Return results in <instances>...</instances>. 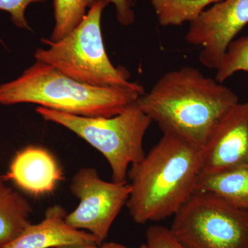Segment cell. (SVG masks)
<instances>
[{
  "mask_svg": "<svg viewBox=\"0 0 248 248\" xmlns=\"http://www.w3.org/2000/svg\"><path fill=\"white\" fill-rule=\"evenodd\" d=\"M136 102L164 133L202 149L221 117L239 100L215 78L184 66L165 73Z\"/></svg>",
  "mask_w": 248,
  "mask_h": 248,
  "instance_id": "cell-1",
  "label": "cell"
},
{
  "mask_svg": "<svg viewBox=\"0 0 248 248\" xmlns=\"http://www.w3.org/2000/svg\"><path fill=\"white\" fill-rule=\"evenodd\" d=\"M202 168V148L164 133L129 169L131 190L126 205L133 221L145 224L174 216L195 194Z\"/></svg>",
  "mask_w": 248,
  "mask_h": 248,
  "instance_id": "cell-2",
  "label": "cell"
},
{
  "mask_svg": "<svg viewBox=\"0 0 248 248\" xmlns=\"http://www.w3.org/2000/svg\"><path fill=\"white\" fill-rule=\"evenodd\" d=\"M143 93L84 84L37 61L17 79L0 85V104L31 103L81 117H110L137 102Z\"/></svg>",
  "mask_w": 248,
  "mask_h": 248,
  "instance_id": "cell-3",
  "label": "cell"
},
{
  "mask_svg": "<svg viewBox=\"0 0 248 248\" xmlns=\"http://www.w3.org/2000/svg\"><path fill=\"white\" fill-rule=\"evenodd\" d=\"M108 4L104 0L94 1L81 22L62 40L42 39L48 48L37 49L35 58L84 84L144 93L141 85L130 81L126 70L116 68L108 57L101 29L103 10Z\"/></svg>",
  "mask_w": 248,
  "mask_h": 248,
  "instance_id": "cell-4",
  "label": "cell"
},
{
  "mask_svg": "<svg viewBox=\"0 0 248 248\" xmlns=\"http://www.w3.org/2000/svg\"><path fill=\"white\" fill-rule=\"evenodd\" d=\"M36 112L44 120L71 130L100 152L110 166L113 182H125L129 167L146 154L143 139L153 122L136 102L110 117H81L42 107Z\"/></svg>",
  "mask_w": 248,
  "mask_h": 248,
  "instance_id": "cell-5",
  "label": "cell"
},
{
  "mask_svg": "<svg viewBox=\"0 0 248 248\" xmlns=\"http://www.w3.org/2000/svg\"><path fill=\"white\" fill-rule=\"evenodd\" d=\"M170 230L186 248H248V211L213 192H195Z\"/></svg>",
  "mask_w": 248,
  "mask_h": 248,
  "instance_id": "cell-6",
  "label": "cell"
},
{
  "mask_svg": "<svg viewBox=\"0 0 248 248\" xmlns=\"http://www.w3.org/2000/svg\"><path fill=\"white\" fill-rule=\"evenodd\" d=\"M70 189L79 203L67 214L66 223L76 229L88 231L102 244L126 205L131 190L130 183L106 182L95 169L83 168L73 176Z\"/></svg>",
  "mask_w": 248,
  "mask_h": 248,
  "instance_id": "cell-7",
  "label": "cell"
},
{
  "mask_svg": "<svg viewBox=\"0 0 248 248\" xmlns=\"http://www.w3.org/2000/svg\"><path fill=\"white\" fill-rule=\"evenodd\" d=\"M248 24V0H221L190 22L185 39L202 47L199 59L217 70L228 46Z\"/></svg>",
  "mask_w": 248,
  "mask_h": 248,
  "instance_id": "cell-8",
  "label": "cell"
},
{
  "mask_svg": "<svg viewBox=\"0 0 248 248\" xmlns=\"http://www.w3.org/2000/svg\"><path fill=\"white\" fill-rule=\"evenodd\" d=\"M201 175L248 164V102L238 103L221 117L202 149Z\"/></svg>",
  "mask_w": 248,
  "mask_h": 248,
  "instance_id": "cell-9",
  "label": "cell"
},
{
  "mask_svg": "<svg viewBox=\"0 0 248 248\" xmlns=\"http://www.w3.org/2000/svg\"><path fill=\"white\" fill-rule=\"evenodd\" d=\"M3 178L13 181L30 195L40 197L53 193L63 174L50 152L41 147L29 146L16 155Z\"/></svg>",
  "mask_w": 248,
  "mask_h": 248,
  "instance_id": "cell-10",
  "label": "cell"
},
{
  "mask_svg": "<svg viewBox=\"0 0 248 248\" xmlns=\"http://www.w3.org/2000/svg\"><path fill=\"white\" fill-rule=\"evenodd\" d=\"M66 210L60 205L47 209L45 218L29 225L16 239L1 248H58L72 245H99L91 233L76 229L66 221Z\"/></svg>",
  "mask_w": 248,
  "mask_h": 248,
  "instance_id": "cell-11",
  "label": "cell"
},
{
  "mask_svg": "<svg viewBox=\"0 0 248 248\" xmlns=\"http://www.w3.org/2000/svg\"><path fill=\"white\" fill-rule=\"evenodd\" d=\"M32 212L28 200L0 181V248L16 239L31 224Z\"/></svg>",
  "mask_w": 248,
  "mask_h": 248,
  "instance_id": "cell-12",
  "label": "cell"
},
{
  "mask_svg": "<svg viewBox=\"0 0 248 248\" xmlns=\"http://www.w3.org/2000/svg\"><path fill=\"white\" fill-rule=\"evenodd\" d=\"M197 191L210 192L248 211V164L226 172L201 175Z\"/></svg>",
  "mask_w": 248,
  "mask_h": 248,
  "instance_id": "cell-13",
  "label": "cell"
},
{
  "mask_svg": "<svg viewBox=\"0 0 248 248\" xmlns=\"http://www.w3.org/2000/svg\"><path fill=\"white\" fill-rule=\"evenodd\" d=\"M221 0H151L159 24L164 27L190 22L207 9Z\"/></svg>",
  "mask_w": 248,
  "mask_h": 248,
  "instance_id": "cell-14",
  "label": "cell"
},
{
  "mask_svg": "<svg viewBox=\"0 0 248 248\" xmlns=\"http://www.w3.org/2000/svg\"><path fill=\"white\" fill-rule=\"evenodd\" d=\"M55 24L50 40L66 37L86 16V0H53Z\"/></svg>",
  "mask_w": 248,
  "mask_h": 248,
  "instance_id": "cell-15",
  "label": "cell"
},
{
  "mask_svg": "<svg viewBox=\"0 0 248 248\" xmlns=\"http://www.w3.org/2000/svg\"><path fill=\"white\" fill-rule=\"evenodd\" d=\"M216 71L215 79L221 84L237 72L248 73V35L232 42Z\"/></svg>",
  "mask_w": 248,
  "mask_h": 248,
  "instance_id": "cell-16",
  "label": "cell"
},
{
  "mask_svg": "<svg viewBox=\"0 0 248 248\" xmlns=\"http://www.w3.org/2000/svg\"><path fill=\"white\" fill-rule=\"evenodd\" d=\"M148 248H186L173 236L170 230L161 226L150 227L146 231Z\"/></svg>",
  "mask_w": 248,
  "mask_h": 248,
  "instance_id": "cell-17",
  "label": "cell"
},
{
  "mask_svg": "<svg viewBox=\"0 0 248 248\" xmlns=\"http://www.w3.org/2000/svg\"><path fill=\"white\" fill-rule=\"evenodd\" d=\"M46 0H0V10L6 11L11 16L15 25L31 30L25 17V11L29 5L35 2H44Z\"/></svg>",
  "mask_w": 248,
  "mask_h": 248,
  "instance_id": "cell-18",
  "label": "cell"
},
{
  "mask_svg": "<svg viewBox=\"0 0 248 248\" xmlns=\"http://www.w3.org/2000/svg\"><path fill=\"white\" fill-rule=\"evenodd\" d=\"M96 1L99 0H86L87 6L91 5ZM108 2H112L115 5L116 9V16L117 20L124 27L131 25L135 22V14L131 9V4L130 0H104Z\"/></svg>",
  "mask_w": 248,
  "mask_h": 248,
  "instance_id": "cell-19",
  "label": "cell"
},
{
  "mask_svg": "<svg viewBox=\"0 0 248 248\" xmlns=\"http://www.w3.org/2000/svg\"><path fill=\"white\" fill-rule=\"evenodd\" d=\"M58 248H129L124 245L117 243H105L101 245H72V246H63ZM139 248H148L146 245H143Z\"/></svg>",
  "mask_w": 248,
  "mask_h": 248,
  "instance_id": "cell-20",
  "label": "cell"
},
{
  "mask_svg": "<svg viewBox=\"0 0 248 248\" xmlns=\"http://www.w3.org/2000/svg\"><path fill=\"white\" fill-rule=\"evenodd\" d=\"M247 102H248V100H247Z\"/></svg>",
  "mask_w": 248,
  "mask_h": 248,
  "instance_id": "cell-21",
  "label": "cell"
}]
</instances>
